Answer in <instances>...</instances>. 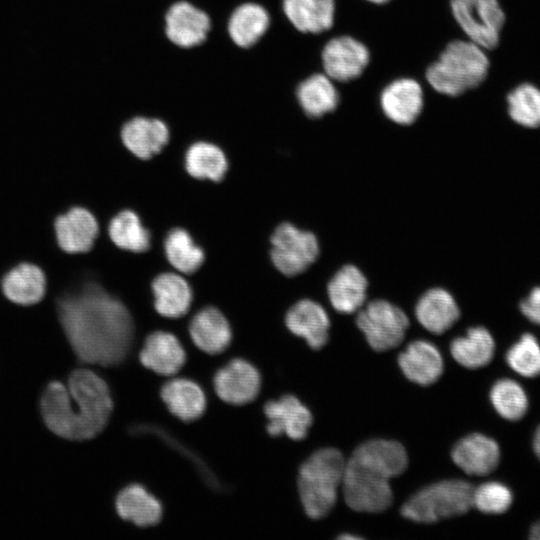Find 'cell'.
<instances>
[{"label": "cell", "instance_id": "cell-33", "mask_svg": "<svg viewBox=\"0 0 540 540\" xmlns=\"http://www.w3.org/2000/svg\"><path fill=\"white\" fill-rule=\"evenodd\" d=\"M270 25L267 10L256 3H244L232 12L227 30L232 41L241 48L255 45Z\"/></svg>", "mask_w": 540, "mask_h": 540}, {"label": "cell", "instance_id": "cell-37", "mask_svg": "<svg viewBox=\"0 0 540 540\" xmlns=\"http://www.w3.org/2000/svg\"><path fill=\"white\" fill-rule=\"evenodd\" d=\"M508 366L519 375L533 378L540 375V344L535 336L525 333L506 353Z\"/></svg>", "mask_w": 540, "mask_h": 540}, {"label": "cell", "instance_id": "cell-4", "mask_svg": "<svg viewBox=\"0 0 540 540\" xmlns=\"http://www.w3.org/2000/svg\"><path fill=\"white\" fill-rule=\"evenodd\" d=\"M490 67L486 50L470 40H454L426 70L430 86L440 94L459 96L478 87Z\"/></svg>", "mask_w": 540, "mask_h": 540}, {"label": "cell", "instance_id": "cell-30", "mask_svg": "<svg viewBox=\"0 0 540 540\" xmlns=\"http://www.w3.org/2000/svg\"><path fill=\"white\" fill-rule=\"evenodd\" d=\"M161 398L169 412L184 422L200 418L206 408L203 390L188 379H173L165 383Z\"/></svg>", "mask_w": 540, "mask_h": 540}, {"label": "cell", "instance_id": "cell-14", "mask_svg": "<svg viewBox=\"0 0 540 540\" xmlns=\"http://www.w3.org/2000/svg\"><path fill=\"white\" fill-rule=\"evenodd\" d=\"M58 246L67 253L89 252L100 234L97 217L87 208L75 206L59 215L54 222Z\"/></svg>", "mask_w": 540, "mask_h": 540}, {"label": "cell", "instance_id": "cell-43", "mask_svg": "<svg viewBox=\"0 0 540 540\" xmlns=\"http://www.w3.org/2000/svg\"><path fill=\"white\" fill-rule=\"evenodd\" d=\"M340 539H346V538H349V539H355V538H358V537H355L353 535H342L339 537Z\"/></svg>", "mask_w": 540, "mask_h": 540}, {"label": "cell", "instance_id": "cell-42", "mask_svg": "<svg viewBox=\"0 0 540 540\" xmlns=\"http://www.w3.org/2000/svg\"><path fill=\"white\" fill-rule=\"evenodd\" d=\"M367 1H369L371 3H374V4H384V3H386V2H388L390 0H367Z\"/></svg>", "mask_w": 540, "mask_h": 540}, {"label": "cell", "instance_id": "cell-9", "mask_svg": "<svg viewBox=\"0 0 540 540\" xmlns=\"http://www.w3.org/2000/svg\"><path fill=\"white\" fill-rule=\"evenodd\" d=\"M451 12L468 40L483 49H495L505 23L498 0H451Z\"/></svg>", "mask_w": 540, "mask_h": 540}, {"label": "cell", "instance_id": "cell-31", "mask_svg": "<svg viewBox=\"0 0 540 540\" xmlns=\"http://www.w3.org/2000/svg\"><path fill=\"white\" fill-rule=\"evenodd\" d=\"M296 97L302 111L312 119L333 112L339 104V93L325 73H316L303 80L296 89Z\"/></svg>", "mask_w": 540, "mask_h": 540}, {"label": "cell", "instance_id": "cell-20", "mask_svg": "<svg viewBox=\"0 0 540 540\" xmlns=\"http://www.w3.org/2000/svg\"><path fill=\"white\" fill-rule=\"evenodd\" d=\"M380 106L391 122L400 126L412 125L423 110V89L412 78L396 79L381 92Z\"/></svg>", "mask_w": 540, "mask_h": 540}, {"label": "cell", "instance_id": "cell-3", "mask_svg": "<svg viewBox=\"0 0 540 540\" xmlns=\"http://www.w3.org/2000/svg\"><path fill=\"white\" fill-rule=\"evenodd\" d=\"M408 456L402 444L374 439L358 446L345 463L343 494L354 511L382 512L390 507L393 493L390 480L402 474Z\"/></svg>", "mask_w": 540, "mask_h": 540}, {"label": "cell", "instance_id": "cell-25", "mask_svg": "<svg viewBox=\"0 0 540 540\" xmlns=\"http://www.w3.org/2000/svg\"><path fill=\"white\" fill-rule=\"evenodd\" d=\"M229 167L225 151L216 143L206 140L192 142L184 153V168L197 180L220 182Z\"/></svg>", "mask_w": 540, "mask_h": 540}, {"label": "cell", "instance_id": "cell-36", "mask_svg": "<svg viewBox=\"0 0 540 540\" xmlns=\"http://www.w3.org/2000/svg\"><path fill=\"white\" fill-rule=\"evenodd\" d=\"M490 401L496 412L509 421L520 420L528 410V398L524 389L511 379H500L493 384Z\"/></svg>", "mask_w": 540, "mask_h": 540}, {"label": "cell", "instance_id": "cell-29", "mask_svg": "<svg viewBox=\"0 0 540 540\" xmlns=\"http://www.w3.org/2000/svg\"><path fill=\"white\" fill-rule=\"evenodd\" d=\"M282 9L302 33H321L334 23L335 0H283Z\"/></svg>", "mask_w": 540, "mask_h": 540}, {"label": "cell", "instance_id": "cell-40", "mask_svg": "<svg viewBox=\"0 0 540 540\" xmlns=\"http://www.w3.org/2000/svg\"><path fill=\"white\" fill-rule=\"evenodd\" d=\"M532 446H533L535 455L540 460V426L535 431Z\"/></svg>", "mask_w": 540, "mask_h": 540}, {"label": "cell", "instance_id": "cell-19", "mask_svg": "<svg viewBox=\"0 0 540 540\" xmlns=\"http://www.w3.org/2000/svg\"><path fill=\"white\" fill-rule=\"evenodd\" d=\"M211 28L209 16L187 1L172 4L165 14V34L181 48L203 43Z\"/></svg>", "mask_w": 540, "mask_h": 540}, {"label": "cell", "instance_id": "cell-28", "mask_svg": "<svg viewBox=\"0 0 540 540\" xmlns=\"http://www.w3.org/2000/svg\"><path fill=\"white\" fill-rule=\"evenodd\" d=\"M163 252L171 269L184 276L199 270L206 257L204 249L191 233L180 226L173 227L166 233Z\"/></svg>", "mask_w": 540, "mask_h": 540}, {"label": "cell", "instance_id": "cell-16", "mask_svg": "<svg viewBox=\"0 0 540 540\" xmlns=\"http://www.w3.org/2000/svg\"><path fill=\"white\" fill-rule=\"evenodd\" d=\"M153 308L162 318L176 320L192 309L193 290L186 276L168 270L157 274L151 281Z\"/></svg>", "mask_w": 540, "mask_h": 540}, {"label": "cell", "instance_id": "cell-15", "mask_svg": "<svg viewBox=\"0 0 540 540\" xmlns=\"http://www.w3.org/2000/svg\"><path fill=\"white\" fill-rule=\"evenodd\" d=\"M171 133L159 118L135 116L120 130L122 145L136 158L147 161L160 154L168 145Z\"/></svg>", "mask_w": 540, "mask_h": 540}, {"label": "cell", "instance_id": "cell-7", "mask_svg": "<svg viewBox=\"0 0 540 540\" xmlns=\"http://www.w3.org/2000/svg\"><path fill=\"white\" fill-rule=\"evenodd\" d=\"M269 257L273 267L285 277L309 271L321 256L317 234L290 221H282L269 237Z\"/></svg>", "mask_w": 540, "mask_h": 540}, {"label": "cell", "instance_id": "cell-39", "mask_svg": "<svg viewBox=\"0 0 540 540\" xmlns=\"http://www.w3.org/2000/svg\"><path fill=\"white\" fill-rule=\"evenodd\" d=\"M520 310L530 322L540 325V286L533 288L521 301Z\"/></svg>", "mask_w": 540, "mask_h": 540}, {"label": "cell", "instance_id": "cell-13", "mask_svg": "<svg viewBox=\"0 0 540 540\" xmlns=\"http://www.w3.org/2000/svg\"><path fill=\"white\" fill-rule=\"evenodd\" d=\"M414 315L428 332L440 335L448 331L460 318V307L453 293L441 285L424 289L417 298Z\"/></svg>", "mask_w": 540, "mask_h": 540}, {"label": "cell", "instance_id": "cell-6", "mask_svg": "<svg viewBox=\"0 0 540 540\" xmlns=\"http://www.w3.org/2000/svg\"><path fill=\"white\" fill-rule=\"evenodd\" d=\"M474 487L463 480H444L426 486L402 506L403 517L422 523L462 515L473 507Z\"/></svg>", "mask_w": 540, "mask_h": 540}, {"label": "cell", "instance_id": "cell-24", "mask_svg": "<svg viewBox=\"0 0 540 540\" xmlns=\"http://www.w3.org/2000/svg\"><path fill=\"white\" fill-rule=\"evenodd\" d=\"M398 364L410 381L422 386L436 382L443 372V359L431 342L415 340L398 356Z\"/></svg>", "mask_w": 540, "mask_h": 540}, {"label": "cell", "instance_id": "cell-12", "mask_svg": "<svg viewBox=\"0 0 540 540\" xmlns=\"http://www.w3.org/2000/svg\"><path fill=\"white\" fill-rule=\"evenodd\" d=\"M284 324L312 349L319 350L328 342L330 318L323 305L315 299L303 297L294 301L286 310Z\"/></svg>", "mask_w": 540, "mask_h": 540}, {"label": "cell", "instance_id": "cell-10", "mask_svg": "<svg viewBox=\"0 0 540 540\" xmlns=\"http://www.w3.org/2000/svg\"><path fill=\"white\" fill-rule=\"evenodd\" d=\"M370 281L365 271L353 262L338 266L325 284L327 299L334 311L357 313L368 301Z\"/></svg>", "mask_w": 540, "mask_h": 540}, {"label": "cell", "instance_id": "cell-8", "mask_svg": "<svg viewBox=\"0 0 540 540\" xmlns=\"http://www.w3.org/2000/svg\"><path fill=\"white\" fill-rule=\"evenodd\" d=\"M355 324L370 347L383 352L402 343L410 320L399 305L379 297L367 301L357 312Z\"/></svg>", "mask_w": 540, "mask_h": 540}, {"label": "cell", "instance_id": "cell-22", "mask_svg": "<svg viewBox=\"0 0 540 540\" xmlns=\"http://www.w3.org/2000/svg\"><path fill=\"white\" fill-rule=\"evenodd\" d=\"M139 360L144 367L158 375L172 376L185 364L186 354L173 333L156 330L145 338Z\"/></svg>", "mask_w": 540, "mask_h": 540}, {"label": "cell", "instance_id": "cell-18", "mask_svg": "<svg viewBox=\"0 0 540 540\" xmlns=\"http://www.w3.org/2000/svg\"><path fill=\"white\" fill-rule=\"evenodd\" d=\"M261 387L257 369L243 359H234L221 368L214 377V388L218 397L232 405L252 402Z\"/></svg>", "mask_w": 540, "mask_h": 540}, {"label": "cell", "instance_id": "cell-38", "mask_svg": "<svg viewBox=\"0 0 540 540\" xmlns=\"http://www.w3.org/2000/svg\"><path fill=\"white\" fill-rule=\"evenodd\" d=\"M513 501L511 490L500 482H486L473 490V507L486 514H501Z\"/></svg>", "mask_w": 540, "mask_h": 540}, {"label": "cell", "instance_id": "cell-1", "mask_svg": "<svg viewBox=\"0 0 540 540\" xmlns=\"http://www.w3.org/2000/svg\"><path fill=\"white\" fill-rule=\"evenodd\" d=\"M64 334L79 362L112 367L132 349L136 323L126 303L97 281H87L57 300Z\"/></svg>", "mask_w": 540, "mask_h": 540}, {"label": "cell", "instance_id": "cell-5", "mask_svg": "<svg viewBox=\"0 0 540 540\" xmlns=\"http://www.w3.org/2000/svg\"><path fill=\"white\" fill-rule=\"evenodd\" d=\"M346 460L335 448L314 452L300 467L298 490L306 514L312 519L325 517L337 501Z\"/></svg>", "mask_w": 540, "mask_h": 540}, {"label": "cell", "instance_id": "cell-27", "mask_svg": "<svg viewBox=\"0 0 540 540\" xmlns=\"http://www.w3.org/2000/svg\"><path fill=\"white\" fill-rule=\"evenodd\" d=\"M106 234L120 250L144 253L151 248L152 235L140 216L132 209L124 208L111 217Z\"/></svg>", "mask_w": 540, "mask_h": 540}, {"label": "cell", "instance_id": "cell-32", "mask_svg": "<svg viewBox=\"0 0 540 540\" xmlns=\"http://www.w3.org/2000/svg\"><path fill=\"white\" fill-rule=\"evenodd\" d=\"M115 507L123 520L139 527L154 526L162 517L159 501L136 484L127 486L118 494Z\"/></svg>", "mask_w": 540, "mask_h": 540}, {"label": "cell", "instance_id": "cell-23", "mask_svg": "<svg viewBox=\"0 0 540 540\" xmlns=\"http://www.w3.org/2000/svg\"><path fill=\"white\" fill-rule=\"evenodd\" d=\"M451 457L466 474L485 476L498 466L500 448L492 438L475 433L458 441L452 449Z\"/></svg>", "mask_w": 540, "mask_h": 540}, {"label": "cell", "instance_id": "cell-35", "mask_svg": "<svg viewBox=\"0 0 540 540\" xmlns=\"http://www.w3.org/2000/svg\"><path fill=\"white\" fill-rule=\"evenodd\" d=\"M507 112L518 125L535 129L540 127V89L531 83H522L507 95Z\"/></svg>", "mask_w": 540, "mask_h": 540}, {"label": "cell", "instance_id": "cell-21", "mask_svg": "<svg viewBox=\"0 0 540 540\" xmlns=\"http://www.w3.org/2000/svg\"><path fill=\"white\" fill-rule=\"evenodd\" d=\"M264 413L268 419L267 432L274 437L285 434L293 440H302L313 422L311 412L293 395L267 402Z\"/></svg>", "mask_w": 540, "mask_h": 540}, {"label": "cell", "instance_id": "cell-26", "mask_svg": "<svg viewBox=\"0 0 540 540\" xmlns=\"http://www.w3.org/2000/svg\"><path fill=\"white\" fill-rule=\"evenodd\" d=\"M2 292L11 302L33 305L42 300L46 292V277L38 266L21 263L9 270L1 281Z\"/></svg>", "mask_w": 540, "mask_h": 540}, {"label": "cell", "instance_id": "cell-17", "mask_svg": "<svg viewBox=\"0 0 540 540\" xmlns=\"http://www.w3.org/2000/svg\"><path fill=\"white\" fill-rule=\"evenodd\" d=\"M187 329L194 345L210 355L224 352L233 337L229 320L215 305L198 308L190 318Z\"/></svg>", "mask_w": 540, "mask_h": 540}, {"label": "cell", "instance_id": "cell-2", "mask_svg": "<svg viewBox=\"0 0 540 540\" xmlns=\"http://www.w3.org/2000/svg\"><path fill=\"white\" fill-rule=\"evenodd\" d=\"M112 410L107 383L86 368L72 371L66 384L50 382L40 399L45 426L56 436L70 441H85L99 435Z\"/></svg>", "mask_w": 540, "mask_h": 540}, {"label": "cell", "instance_id": "cell-11", "mask_svg": "<svg viewBox=\"0 0 540 540\" xmlns=\"http://www.w3.org/2000/svg\"><path fill=\"white\" fill-rule=\"evenodd\" d=\"M324 73L333 81L348 82L359 77L370 60L368 48L359 40L343 35L330 39L322 50Z\"/></svg>", "mask_w": 540, "mask_h": 540}, {"label": "cell", "instance_id": "cell-34", "mask_svg": "<svg viewBox=\"0 0 540 540\" xmlns=\"http://www.w3.org/2000/svg\"><path fill=\"white\" fill-rule=\"evenodd\" d=\"M450 352L460 365L476 369L490 363L495 352V342L486 328L471 327L464 336L457 337L451 342Z\"/></svg>", "mask_w": 540, "mask_h": 540}, {"label": "cell", "instance_id": "cell-41", "mask_svg": "<svg viewBox=\"0 0 540 540\" xmlns=\"http://www.w3.org/2000/svg\"><path fill=\"white\" fill-rule=\"evenodd\" d=\"M529 537L533 540H540V520L531 527Z\"/></svg>", "mask_w": 540, "mask_h": 540}]
</instances>
